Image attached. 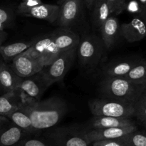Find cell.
<instances>
[{
    "label": "cell",
    "mask_w": 146,
    "mask_h": 146,
    "mask_svg": "<svg viewBox=\"0 0 146 146\" xmlns=\"http://www.w3.org/2000/svg\"><path fill=\"white\" fill-rule=\"evenodd\" d=\"M30 118L34 133L51 129L63 119L68 107L64 100L53 96L43 101H27L21 107Z\"/></svg>",
    "instance_id": "obj_1"
},
{
    "label": "cell",
    "mask_w": 146,
    "mask_h": 146,
    "mask_svg": "<svg viewBox=\"0 0 146 146\" xmlns=\"http://www.w3.org/2000/svg\"><path fill=\"white\" fill-rule=\"evenodd\" d=\"M145 88V85L133 84L123 77L106 76L99 84V91L104 98L123 101L133 105Z\"/></svg>",
    "instance_id": "obj_2"
},
{
    "label": "cell",
    "mask_w": 146,
    "mask_h": 146,
    "mask_svg": "<svg viewBox=\"0 0 146 146\" xmlns=\"http://www.w3.org/2000/svg\"><path fill=\"white\" fill-rule=\"evenodd\" d=\"M102 39L94 34H83L80 37L77 56L80 64L84 68L91 69L96 66L105 50Z\"/></svg>",
    "instance_id": "obj_3"
},
{
    "label": "cell",
    "mask_w": 146,
    "mask_h": 146,
    "mask_svg": "<svg viewBox=\"0 0 146 146\" xmlns=\"http://www.w3.org/2000/svg\"><path fill=\"white\" fill-rule=\"evenodd\" d=\"M88 106L94 116L131 118L134 115L133 104L116 100L94 99L88 102Z\"/></svg>",
    "instance_id": "obj_4"
},
{
    "label": "cell",
    "mask_w": 146,
    "mask_h": 146,
    "mask_svg": "<svg viewBox=\"0 0 146 146\" xmlns=\"http://www.w3.org/2000/svg\"><path fill=\"white\" fill-rule=\"evenodd\" d=\"M84 131L73 126L59 127L46 131L44 138L53 146H90Z\"/></svg>",
    "instance_id": "obj_5"
},
{
    "label": "cell",
    "mask_w": 146,
    "mask_h": 146,
    "mask_svg": "<svg viewBox=\"0 0 146 146\" xmlns=\"http://www.w3.org/2000/svg\"><path fill=\"white\" fill-rule=\"evenodd\" d=\"M77 48L64 51L52 62L41 70L44 80L48 87L54 83L63 81L72 65L77 55Z\"/></svg>",
    "instance_id": "obj_6"
},
{
    "label": "cell",
    "mask_w": 146,
    "mask_h": 146,
    "mask_svg": "<svg viewBox=\"0 0 146 146\" xmlns=\"http://www.w3.org/2000/svg\"><path fill=\"white\" fill-rule=\"evenodd\" d=\"M84 0H66L59 5L56 23L61 28L71 29L78 24L84 16Z\"/></svg>",
    "instance_id": "obj_7"
},
{
    "label": "cell",
    "mask_w": 146,
    "mask_h": 146,
    "mask_svg": "<svg viewBox=\"0 0 146 146\" xmlns=\"http://www.w3.org/2000/svg\"><path fill=\"white\" fill-rule=\"evenodd\" d=\"M52 44L51 46V62L62 52L78 48L80 36L71 29L61 28L51 32Z\"/></svg>",
    "instance_id": "obj_8"
},
{
    "label": "cell",
    "mask_w": 146,
    "mask_h": 146,
    "mask_svg": "<svg viewBox=\"0 0 146 146\" xmlns=\"http://www.w3.org/2000/svg\"><path fill=\"white\" fill-rule=\"evenodd\" d=\"M48 87L41 71L31 76L20 78L17 90L27 101H38Z\"/></svg>",
    "instance_id": "obj_9"
},
{
    "label": "cell",
    "mask_w": 146,
    "mask_h": 146,
    "mask_svg": "<svg viewBox=\"0 0 146 146\" xmlns=\"http://www.w3.org/2000/svg\"><path fill=\"white\" fill-rule=\"evenodd\" d=\"M11 69L19 78H27L41 71L44 66L25 52L19 54L9 64Z\"/></svg>",
    "instance_id": "obj_10"
},
{
    "label": "cell",
    "mask_w": 146,
    "mask_h": 146,
    "mask_svg": "<svg viewBox=\"0 0 146 146\" xmlns=\"http://www.w3.org/2000/svg\"><path fill=\"white\" fill-rule=\"evenodd\" d=\"M58 11L59 5L43 3L31 7H17V13L19 15L46 20L50 23H54L56 21Z\"/></svg>",
    "instance_id": "obj_11"
},
{
    "label": "cell",
    "mask_w": 146,
    "mask_h": 146,
    "mask_svg": "<svg viewBox=\"0 0 146 146\" xmlns=\"http://www.w3.org/2000/svg\"><path fill=\"white\" fill-rule=\"evenodd\" d=\"M137 131L135 125L120 128H109L103 129L85 130L84 133L86 139L90 143L105 140L119 139L131 133Z\"/></svg>",
    "instance_id": "obj_12"
},
{
    "label": "cell",
    "mask_w": 146,
    "mask_h": 146,
    "mask_svg": "<svg viewBox=\"0 0 146 146\" xmlns=\"http://www.w3.org/2000/svg\"><path fill=\"white\" fill-rule=\"evenodd\" d=\"M52 43L51 33L42 36L38 39L33 40L32 45L24 52L31 58L40 61L44 67L50 64V47Z\"/></svg>",
    "instance_id": "obj_13"
},
{
    "label": "cell",
    "mask_w": 146,
    "mask_h": 146,
    "mask_svg": "<svg viewBox=\"0 0 146 146\" xmlns=\"http://www.w3.org/2000/svg\"><path fill=\"white\" fill-rule=\"evenodd\" d=\"M120 34L130 43L141 41L146 36L145 22L140 18H134L120 26Z\"/></svg>",
    "instance_id": "obj_14"
},
{
    "label": "cell",
    "mask_w": 146,
    "mask_h": 146,
    "mask_svg": "<svg viewBox=\"0 0 146 146\" xmlns=\"http://www.w3.org/2000/svg\"><path fill=\"white\" fill-rule=\"evenodd\" d=\"M7 120L0 123V146H14L29 134Z\"/></svg>",
    "instance_id": "obj_15"
},
{
    "label": "cell",
    "mask_w": 146,
    "mask_h": 146,
    "mask_svg": "<svg viewBox=\"0 0 146 146\" xmlns=\"http://www.w3.org/2000/svg\"><path fill=\"white\" fill-rule=\"evenodd\" d=\"M25 102L24 96L17 90L7 92L0 96V115L7 118L19 109Z\"/></svg>",
    "instance_id": "obj_16"
},
{
    "label": "cell",
    "mask_w": 146,
    "mask_h": 146,
    "mask_svg": "<svg viewBox=\"0 0 146 146\" xmlns=\"http://www.w3.org/2000/svg\"><path fill=\"white\" fill-rule=\"evenodd\" d=\"M99 30L106 49L112 48L120 34V24L118 19L113 16H110Z\"/></svg>",
    "instance_id": "obj_17"
},
{
    "label": "cell",
    "mask_w": 146,
    "mask_h": 146,
    "mask_svg": "<svg viewBox=\"0 0 146 146\" xmlns=\"http://www.w3.org/2000/svg\"><path fill=\"white\" fill-rule=\"evenodd\" d=\"M135 125L131 118H113L106 116H94L89 122V128L87 130L103 129L109 128H120Z\"/></svg>",
    "instance_id": "obj_18"
},
{
    "label": "cell",
    "mask_w": 146,
    "mask_h": 146,
    "mask_svg": "<svg viewBox=\"0 0 146 146\" xmlns=\"http://www.w3.org/2000/svg\"><path fill=\"white\" fill-rule=\"evenodd\" d=\"M19 77L13 71L9 63H0V90L4 94L17 90Z\"/></svg>",
    "instance_id": "obj_19"
},
{
    "label": "cell",
    "mask_w": 146,
    "mask_h": 146,
    "mask_svg": "<svg viewBox=\"0 0 146 146\" xmlns=\"http://www.w3.org/2000/svg\"><path fill=\"white\" fill-rule=\"evenodd\" d=\"M111 10L106 0L96 2L91 11V22L96 29L99 30L105 21L111 16Z\"/></svg>",
    "instance_id": "obj_20"
},
{
    "label": "cell",
    "mask_w": 146,
    "mask_h": 146,
    "mask_svg": "<svg viewBox=\"0 0 146 146\" xmlns=\"http://www.w3.org/2000/svg\"><path fill=\"white\" fill-rule=\"evenodd\" d=\"M33 41L29 42H17L0 46V56L6 63L11 61L15 57L27 51L31 45Z\"/></svg>",
    "instance_id": "obj_21"
},
{
    "label": "cell",
    "mask_w": 146,
    "mask_h": 146,
    "mask_svg": "<svg viewBox=\"0 0 146 146\" xmlns=\"http://www.w3.org/2000/svg\"><path fill=\"white\" fill-rule=\"evenodd\" d=\"M7 118H9L12 123L17 125L18 128L22 130L26 133L29 134V135L34 134L31 119L29 117L28 114L21 108L13 112Z\"/></svg>",
    "instance_id": "obj_22"
},
{
    "label": "cell",
    "mask_w": 146,
    "mask_h": 146,
    "mask_svg": "<svg viewBox=\"0 0 146 146\" xmlns=\"http://www.w3.org/2000/svg\"><path fill=\"white\" fill-rule=\"evenodd\" d=\"M133 61H118L108 64L104 68V74L109 77H123L136 64Z\"/></svg>",
    "instance_id": "obj_23"
},
{
    "label": "cell",
    "mask_w": 146,
    "mask_h": 146,
    "mask_svg": "<svg viewBox=\"0 0 146 146\" xmlns=\"http://www.w3.org/2000/svg\"><path fill=\"white\" fill-rule=\"evenodd\" d=\"M124 78L130 82L140 85H145L146 84V68L145 64H136L129 72L123 76Z\"/></svg>",
    "instance_id": "obj_24"
},
{
    "label": "cell",
    "mask_w": 146,
    "mask_h": 146,
    "mask_svg": "<svg viewBox=\"0 0 146 146\" xmlns=\"http://www.w3.org/2000/svg\"><path fill=\"white\" fill-rule=\"evenodd\" d=\"M119 140L125 146H146V133L137 131L119 138Z\"/></svg>",
    "instance_id": "obj_25"
},
{
    "label": "cell",
    "mask_w": 146,
    "mask_h": 146,
    "mask_svg": "<svg viewBox=\"0 0 146 146\" xmlns=\"http://www.w3.org/2000/svg\"><path fill=\"white\" fill-rule=\"evenodd\" d=\"M133 107L134 115L142 122L146 121V88L134 104Z\"/></svg>",
    "instance_id": "obj_26"
},
{
    "label": "cell",
    "mask_w": 146,
    "mask_h": 146,
    "mask_svg": "<svg viewBox=\"0 0 146 146\" xmlns=\"http://www.w3.org/2000/svg\"><path fill=\"white\" fill-rule=\"evenodd\" d=\"M14 146H53L44 138L31 136L30 135L24 137Z\"/></svg>",
    "instance_id": "obj_27"
},
{
    "label": "cell",
    "mask_w": 146,
    "mask_h": 146,
    "mask_svg": "<svg viewBox=\"0 0 146 146\" xmlns=\"http://www.w3.org/2000/svg\"><path fill=\"white\" fill-rule=\"evenodd\" d=\"M15 15L11 9L9 8H0V26L4 27L11 25L14 21Z\"/></svg>",
    "instance_id": "obj_28"
},
{
    "label": "cell",
    "mask_w": 146,
    "mask_h": 146,
    "mask_svg": "<svg viewBox=\"0 0 146 146\" xmlns=\"http://www.w3.org/2000/svg\"><path fill=\"white\" fill-rule=\"evenodd\" d=\"M109 5L111 14H119L126 7L125 0H106Z\"/></svg>",
    "instance_id": "obj_29"
},
{
    "label": "cell",
    "mask_w": 146,
    "mask_h": 146,
    "mask_svg": "<svg viewBox=\"0 0 146 146\" xmlns=\"http://www.w3.org/2000/svg\"><path fill=\"white\" fill-rule=\"evenodd\" d=\"M91 144L93 146H125L119 139L96 141Z\"/></svg>",
    "instance_id": "obj_30"
},
{
    "label": "cell",
    "mask_w": 146,
    "mask_h": 146,
    "mask_svg": "<svg viewBox=\"0 0 146 146\" xmlns=\"http://www.w3.org/2000/svg\"><path fill=\"white\" fill-rule=\"evenodd\" d=\"M42 4L41 0H23L18 7H31L33 6L38 5V4Z\"/></svg>",
    "instance_id": "obj_31"
},
{
    "label": "cell",
    "mask_w": 146,
    "mask_h": 146,
    "mask_svg": "<svg viewBox=\"0 0 146 146\" xmlns=\"http://www.w3.org/2000/svg\"><path fill=\"white\" fill-rule=\"evenodd\" d=\"M128 9L131 11H136L139 10V4L136 1H132L128 4Z\"/></svg>",
    "instance_id": "obj_32"
},
{
    "label": "cell",
    "mask_w": 146,
    "mask_h": 146,
    "mask_svg": "<svg viewBox=\"0 0 146 146\" xmlns=\"http://www.w3.org/2000/svg\"><path fill=\"white\" fill-rule=\"evenodd\" d=\"M84 4H85V7L88 9L89 11H92L93 8H94V5L96 4V0H84Z\"/></svg>",
    "instance_id": "obj_33"
},
{
    "label": "cell",
    "mask_w": 146,
    "mask_h": 146,
    "mask_svg": "<svg viewBox=\"0 0 146 146\" xmlns=\"http://www.w3.org/2000/svg\"><path fill=\"white\" fill-rule=\"evenodd\" d=\"M7 38V34L5 31H1L0 32V46H2L3 42L6 40V38Z\"/></svg>",
    "instance_id": "obj_34"
},
{
    "label": "cell",
    "mask_w": 146,
    "mask_h": 146,
    "mask_svg": "<svg viewBox=\"0 0 146 146\" xmlns=\"http://www.w3.org/2000/svg\"><path fill=\"white\" fill-rule=\"evenodd\" d=\"M141 15L143 17L144 21H146V9H143L141 10Z\"/></svg>",
    "instance_id": "obj_35"
},
{
    "label": "cell",
    "mask_w": 146,
    "mask_h": 146,
    "mask_svg": "<svg viewBox=\"0 0 146 146\" xmlns=\"http://www.w3.org/2000/svg\"><path fill=\"white\" fill-rule=\"evenodd\" d=\"M6 120H7V118H6V117H4V116H1V115H0V123H1V122H3V121H6Z\"/></svg>",
    "instance_id": "obj_36"
},
{
    "label": "cell",
    "mask_w": 146,
    "mask_h": 146,
    "mask_svg": "<svg viewBox=\"0 0 146 146\" xmlns=\"http://www.w3.org/2000/svg\"><path fill=\"white\" fill-rule=\"evenodd\" d=\"M140 1H141V2L142 3L143 5H145V4H146V0H140Z\"/></svg>",
    "instance_id": "obj_37"
},
{
    "label": "cell",
    "mask_w": 146,
    "mask_h": 146,
    "mask_svg": "<svg viewBox=\"0 0 146 146\" xmlns=\"http://www.w3.org/2000/svg\"><path fill=\"white\" fill-rule=\"evenodd\" d=\"M66 0H59V1H58V3H59V4L60 5H61V4H62L63 2H64V1H65Z\"/></svg>",
    "instance_id": "obj_38"
},
{
    "label": "cell",
    "mask_w": 146,
    "mask_h": 146,
    "mask_svg": "<svg viewBox=\"0 0 146 146\" xmlns=\"http://www.w3.org/2000/svg\"><path fill=\"white\" fill-rule=\"evenodd\" d=\"M143 125H145V127L146 128V121H144V122H143Z\"/></svg>",
    "instance_id": "obj_39"
},
{
    "label": "cell",
    "mask_w": 146,
    "mask_h": 146,
    "mask_svg": "<svg viewBox=\"0 0 146 146\" xmlns=\"http://www.w3.org/2000/svg\"><path fill=\"white\" fill-rule=\"evenodd\" d=\"M144 6H145V7H144V9H146V4Z\"/></svg>",
    "instance_id": "obj_40"
},
{
    "label": "cell",
    "mask_w": 146,
    "mask_h": 146,
    "mask_svg": "<svg viewBox=\"0 0 146 146\" xmlns=\"http://www.w3.org/2000/svg\"><path fill=\"white\" fill-rule=\"evenodd\" d=\"M101 1V0H96V1Z\"/></svg>",
    "instance_id": "obj_41"
},
{
    "label": "cell",
    "mask_w": 146,
    "mask_h": 146,
    "mask_svg": "<svg viewBox=\"0 0 146 146\" xmlns=\"http://www.w3.org/2000/svg\"><path fill=\"white\" fill-rule=\"evenodd\" d=\"M1 61H2V60H1V59H0V63H1Z\"/></svg>",
    "instance_id": "obj_42"
},
{
    "label": "cell",
    "mask_w": 146,
    "mask_h": 146,
    "mask_svg": "<svg viewBox=\"0 0 146 146\" xmlns=\"http://www.w3.org/2000/svg\"><path fill=\"white\" fill-rule=\"evenodd\" d=\"M145 68H146V64H145Z\"/></svg>",
    "instance_id": "obj_43"
},
{
    "label": "cell",
    "mask_w": 146,
    "mask_h": 146,
    "mask_svg": "<svg viewBox=\"0 0 146 146\" xmlns=\"http://www.w3.org/2000/svg\"><path fill=\"white\" fill-rule=\"evenodd\" d=\"M145 87H146V84H145Z\"/></svg>",
    "instance_id": "obj_44"
},
{
    "label": "cell",
    "mask_w": 146,
    "mask_h": 146,
    "mask_svg": "<svg viewBox=\"0 0 146 146\" xmlns=\"http://www.w3.org/2000/svg\"></svg>",
    "instance_id": "obj_45"
}]
</instances>
